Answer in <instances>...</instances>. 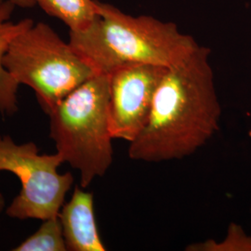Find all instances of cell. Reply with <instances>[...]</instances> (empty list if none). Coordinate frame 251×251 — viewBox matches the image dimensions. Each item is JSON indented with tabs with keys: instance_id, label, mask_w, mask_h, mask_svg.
<instances>
[{
	"instance_id": "6da1fadb",
	"label": "cell",
	"mask_w": 251,
	"mask_h": 251,
	"mask_svg": "<svg viewBox=\"0 0 251 251\" xmlns=\"http://www.w3.org/2000/svg\"><path fill=\"white\" fill-rule=\"evenodd\" d=\"M209 57L210 50L198 45L185 59L167 68L148 122L129 144L130 159L147 163L182 159L220 129L222 106Z\"/></svg>"
},
{
	"instance_id": "7a4b0ae2",
	"label": "cell",
	"mask_w": 251,
	"mask_h": 251,
	"mask_svg": "<svg viewBox=\"0 0 251 251\" xmlns=\"http://www.w3.org/2000/svg\"><path fill=\"white\" fill-rule=\"evenodd\" d=\"M69 44L97 75H110L129 64L171 67L199 45L171 22L131 16L97 0V15L89 26L70 31Z\"/></svg>"
},
{
	"instance_id": "3957f363",
	"label": "cell",
	"mask_w": 251,
	"mask_h": 251,
	"mask_svg": "<svg viewBox=\"0 0 251 251\" xmlns=\"http://www.w3.org/2000/svg\"><path fill=\"white\" fill-rule=\"evenodd\" d=\"M108 104L109 75H95L47 114L57 152L79 171L81 188L102 177L114 160Z\"/></svg>"
},
{
	"instance_id": "277c9868",
	"label": "cell",
	"mask_w": 251,
	"mask_h": 251,
	"mask_svg": "<svg viewBox=\"0 0 251 251\" xmlns=\"http://www.w3.org/2000/svg\"><path fill=\"white\" fill-rule=\"evenodd\" d=\"M2 63L20 84L30 87L46 114L54 105L97 75L44 23L33 25L15 36Z\"/></svg>"
},
{
	"instance_id": "5b68a950",
	"label": "cell",
	"mask_w": 251,
	"mask_h": 251,
	"mask_svg": "<svg viewBox=\"0 0 251 251\" xmlns=\"http://www.w3.org/2000/svg\"><path fill=\"white\" fill-rule=\"evenodd\" d=\"M38 152L34 143L15 144L9 136L0 139V171L13 173L22 184L20 194L6 210L10 218L41 221L56 218L72 187V174L58 171L63 163L61 155Z\"/></svg>"
},
{
	"instance_id": "8992f818",
	"label": "cell",
	"mask_w": 251,
	"mask_h": 251,
	"mask_svg": "<svg viewBox=\"0 0 251 251\" xmlns=\"http://www.w3.org/2000/svg\"><path fill=\"white\" fill-rule=\"evenodd\" d=\"M167 68L153 64H129L108 75L109 125L114 139L130 144L142 132Z\"/></svg>"
},
{
	"instance_id": "52a82bcc",
	"label": "cell",
	"mask_w": 251,
	"mask_h": 251,
	"mask_svg": "<svg viewBox=\"0 0 251 251\" xmlns=\"http://www.w3.org/2000/svg\"><path fill=\"white\" fill-rule=\"evenodd\" d=\"M69 251H105L94 214L93 194L75 186L72 198L59 213Z\"/></svg>"
},
{
	"instance_id": "ba28073f",
	"label": "cell",
	"mask_w": 251,
	"mask_h": 251,
	"mask_svg": "<svg viewBox=\"0 0 251 251\" xmlns=\"http://www.w3.org/2000/svg\"><path fill=\"white\" fill-rule=\"evenodd\" d=\"M15 6L4 1L0 4V113L12 116L18 111L17 90L19 84L4 68L2 60L11 40L34 25L31 19H25L18 23L10 21Z\"/></svg>"
},
{
	"instance_id": "9c48e42d",
	"label": "cell",
	"mask_w": 251,
	"mask_h": 251,
	"mask_svg": "<svg viewBox=\"0 0 251 251\" xmlns=\"http://www.w3.org/2000/svg\"><path fill=\"white\" fill-rule=\"evenodd\" d=\"M50 16L59 19L70 31L89 26L97 15V0H34Z\"/></svg>"
},
{
	"instance_id": "30bf717a",
	"label": "cell",
	"mask_w": 251,
	"mask_h": 251,
	"mask_svg": "<svg viewBox=\"0 0 251 251\" xmlns=\"http://www.w3.org/2000/svg\"><path fill=\"white\" fill-rule=\"evenodd\" d=\"M14 251H67L63 237V227L59 216L43 221L36 233L28 237Z\"/></svg>"
},
{
	"instance_id": "8fae6325",
	"label": "cell",
	"mask_w": 251,
	"mask_h": 251,
	"mask_svg": "<svg viewBox=\"0 0 251 251\" xmlns=\"http://www.w3.org/2000/svg\"><path fill=\"white\" fill-rule=\"evenodd\" d=\"M188 251H251V236L236 224L229 225L225 239L217 242L207 239L204 242L192 244L186 248Z\"/></svg>"
},
{
	"instance_id": "7c38bea8",
	"label": "cell",
	"mask_w": 251,
	"mask_h": 251,
	"mask_svg": "<svg viewBox=\"0 0 251 251\" xmlns=\"http://www.w3.org/2000/svg\"><path fill=\"white\" fill-rule=\"evenodd\" d=\"M4 1H9L15 7H20V8H24V9L33 8L36 5L34 0H0V4Z\"/></svg>"
},
{
	"instance_id": "4fadbf2b",
	"label": "cell",
	"mask_w": 251,
	"mask_h": 251,
	"mask_svg": "<svg viewBox=\"0 0 251 251\" xmlns=\"http://www.w3.org/2000/svg\"><path fill=\"white\" fill-rule=\"evenodd\" d=\"M4 207H5V199L3 195L0 193V212L3 210Z\"/></svg>"
}]
</instances>
